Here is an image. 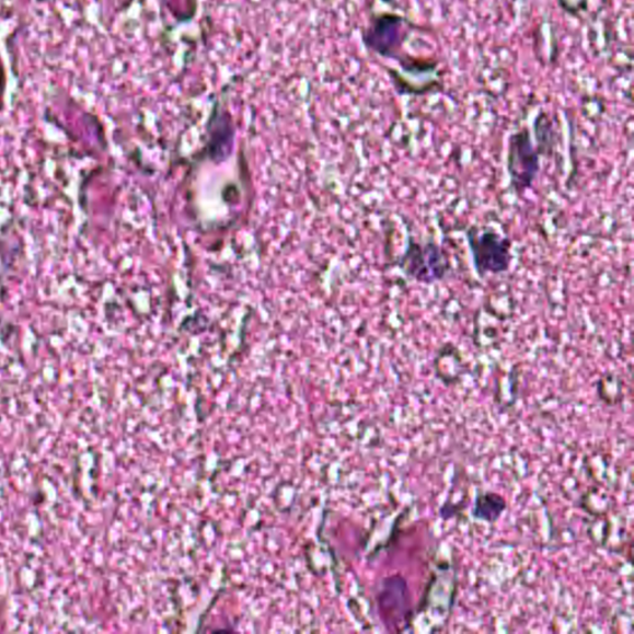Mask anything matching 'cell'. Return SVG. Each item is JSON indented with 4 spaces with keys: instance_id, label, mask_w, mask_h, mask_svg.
I'll list each match as a JSON object with an SVG mask.
<instances>
[{
    "instance_id": "cell-1",
    "label": "cell",
    "mask_w": 634,
    "mask_h": 634,
    "mask_svg": "<svg viewBox=\"0 0 634 634\" xmlns=\"http://www.w3.org/2000/svg\"><path fill=\"white\" fill-rule=\"evenodd\" d=\"M531 135L527 129L518 131L509 140L507 170L516 192L522 194L531 187L541 169V162Z\"/></svg>"
},
{
    "instance_id": "cell-2",
    "label": "cell",
    "mask_w": 634,
    "mask_h": 634,
    "mask_svg": "<svg viewBox=\"0 0 634 634\" xmlns=\"http://www.w3.org/2000/svg\"><path fill=\"white\" fill-rule=\"evenodd\" d=\"M473 262L479 276L486 273L498 274L508 269L510 263V242L492 231L479 234L471 230L468 234Z\"/></svg>"
},
{
    "instance_id": "cell-3",
    "label": "cell",
    "mask_w": 634,
    "mask_h": 634,
    "mask_svg": "<svg viewBox=\"0 0 634 634\" xmlns=\"http://www.w3.org/2000/svg\"><path fill=\"white\" fill-rule=\"evenodd\" d=\"M406 276L418 281L433 283L440 280L449 270L447 255L437 244H419L411 241L401 263Z\"/></svg>"
}]
</instances>
